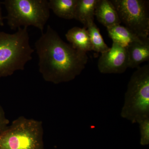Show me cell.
Here are the masks:
<instances>
[{
  "mask_svg": "<svg viewBox=\"0 0 149 149\" xmlns=\"http://www.w3.org/2000/svg\"><path fill=\"white\" fill-rule=\"evenodd\" d=\"M39 58V72L46 82L59 84L80 75L88 62L86 53L77 50L48 25L35 43Z\"/></svg>",
  "mask_w": 149,
  "mask_h": 149,
  "instance_id": "6da1fadb",
  "label": "cell"
},
{
  "mask_svg": "<svg viewBox=\"0 0 149 149\" xmlns=\"http://www.w3.org/2000/svg\"><path fill=\"white\" fill-rule=\"evenodd\" d=\"M34 51L27 27L18 28L13 34L0 32V78L24 70Z\"/></svg>",
  "mask_w": 149,
  "mask_h": 149,
  "instance_id": "7a4b0ae2",
  "label": "cell"
},
{
  "mask_svg": "<svg viewBox=\"0 0 149 149\" xmlns=\"http://www.w3.org/2000/svg\"><path fill=\"white\" fill-rule=\"evenodd\" d=\"M120 115L132 123L149 118V64L139 67L131 75Z\"/></svg>",
  "mask_w": 149,
  "mask_h": 149,
  "instance_id": "3957f363",
  "label": "cell"
},
{
  "mask_svg": "<svg viewBox=\"0 0 149 149\" xmlns=\"http://www.w3.org/2000/svg\"><path fill=\"white\" fill-rule=\"evenodd\" d=\"M1 2L7 13L4 18L11 30L33 26L44 32L50 16L47 0H5Z\"/></svg>",
  "mask_w": 149,
  "mask_h": 149,
  "instance_id": "277c9868",
  "label": "cell"
},
{
  "mask_svg": "<svg viewBox=\"0 0 149 149\" xmlns=\"http://www.w3.org/2000/svg\"><path fill=\"white\" fill-rule=\"evenodd\" d=\"M42 121L20 116L0 133V149H45Z\"/></svg>",
  "mask_w": 149,
  "mask_h": 149,
  "instance_id": "5b68a950",
  "label": "cell"
},
{
  "mask_svg": "<svg viewBox=\"0 0 149 149\" xmlns=\"http://www.w3.org/2000/svg\"><path fill=\"white\" fill-rule=\"evenodd\" d=\"M120 21L125 27L142 39L149 38V1L111 0Z\"/></svg>",
  "mask_w": 149,
  "mask_h": 149,
  "instance_id": "8992f818",
  "label": "cell"
},
{
  "mask_svg": "<svg viewBox=\"0 0 149 149\" xmlns=\"http://www.w3.org/2000/svg\"><path fill=\"white\" fill-rule=\"evenodd\" d=\"M97 66L100 72L103 74H120L125 72L129 68L127 49L117 43L113 42L111 47L102 54Z\"/></svg>",
  "mask_w": 149,
  "mask_h": 149,
  "instance_id": "52a82bcc",
  "label": "cell"
},
{
  "mask_svg": "<svg viewBox=\"0 0 149 149\" xmlns=\"http://www.w3.org/2000/svg\"><path fill=\"white\" fill-rule=\"evenodd\" d=\"M95 16L98 21L107 28L121 23L116 9L109 0L98 1Z\"/></svg>",
  "mask_w": 149,
  "mask_h": 149,
  "instance_id": "ba28073f",
  "label": "cell"
},
{
  "mask_svg": "<svg viewBox=\"0 0 149 149\" xmlns=\"http://www.w3.org/2000/svg\"><path fill=\"white\" fill-rule=\"evenodd\" d=\"M128 56V66L138 68L140 64L149 60V38L141 42H134L126 47Z\"/></svg>",
  "mask_w": 149,
  "mask_h": 149,
  "instance_id": "9c48e42d",
  "label": "cell"
},
{
  "mask_svg": "<svg viewBox=\"0 0 149 149\" xmlns=\"http://www.w3.org/2000/svg\"><path fill=\"white\" fill-rule=\"evenodd\" d=\"M65 36L70 44L75 49L85 53L92 51L89 33L86 28L72 27L68 31Z\"/></svg>",
  "mask_w": 149,
  "mask_h": 149,
  "instance_id": "30bf717a",
  "label": "cell"
},
{
  "mask_svg": "<svg viewBox=\"0 0 149 149\" xmlns=\"http://www.w3.org/2000/svg\"><path fill=\"white\" fill-rule=\"evenodd\" d=\"M109 36L113 42L117 43L123 47H127L134 42H143L146 39L137 36L125 27L120 24L115 25L107 28Z\"/></svg>",
  "mask_w": 149,
  "mask_h": 149,
  "instance_id": "8fae6325",
  "label": "cell"
},
{
  "mask_svg": "<svg viewBox=\"0 0 149 149\" xmlns=\"http://www.w3.org/2000/svg\"><path fill=\"white\" fill-rule=\"evenodd\" d=\"M98 0H77L74 19L83 24L87 29L88 24L94 22L95 10Z\"/></svg>",
  "mask_w": 149,
  "mask_h": 149,
  "instance_id": "7c38bea8",
  "label": "cell"
},
{
  "mask_svg": "<svg viewBox=\"0 0 149 149\" xmlns=\"http://www.w3.org/2000/svg\"><path fill=\"white\" fill-rule=\"evenodd\" d=\"M50 9L60 18L66 19H74L77 0H49Z\"/></svg>",
  "mask_w": 149,
  "mask_h": 149,
  "instance_id": "4fadbf2b",
  "label": "cell"
},
{
  "mask_svg": "<svg viewBox=\"0 0 149 149\" xmlns=\"http://www.w3.org/2000/svg\"><path fill=\"white\" fill-rule=\"evenodd\" d=\"M87 29L90 37L92 51L102 54L109 49L110 47L105 42L100 29L94 22L88 24Z\"/></svg>",
  "mask_w": 149,
  "mask_h": 149,
  "instance_id": "5bb4252c",
  "label": "cell"
},
{
  "mask_svg": "<svg viewBox=\"0 0 149 149\" xmlns=\"http://www.w3.org/2000/svg\"><path fill=\"white\" fill-rule=\"evenodd\" d=\"M140 133V144L142 146L149 144V118L139 123Z\"/></svg>",
  "mask_w": 149,
  "mask_h": 149,
  "instance_id": "9a60e30c",
  "label": "cell"
},
{
  "mask_svg": "<svg viewBox=\"0 0 149 149\" xmlns=\"http://www.w3.org/2000/svg\"><path fill=\"white\" fill-rule=\"evenodd\" d=\"M9 123V120L6 116L4 110L0 104V133L5 130Z\"/></svg>",
  "mask_w": 149,
  "mask_h": 149,
  "instance_id": "2e32d148",
  "label": "cell"
},
{
  "mask_svg": "<svg viewBox=\"0 0 149 149\" xmlns=\"http://www.w3.org/2000/svg\"><path fill=\"white\" fill-rule=\"evenodd\" d=\"M2 2L0 1V26L1 27H3L4 25V17L3 16L2 12Z\"/></svg>",
  "mask_w": 149,
  "mask_h": 149,
  "instance_id": "e0dca14e",
  "label": "cell"
}]
</instances>
